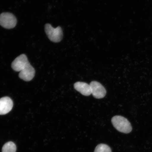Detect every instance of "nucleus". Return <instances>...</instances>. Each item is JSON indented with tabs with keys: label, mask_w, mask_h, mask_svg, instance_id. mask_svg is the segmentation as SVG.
Returning a JSON list of instances; mask_svg holds the SVG:
<instances>
[{
	"label": "nucleus",
	"mask_w": 152,
	"mask_h": 152,
	"mask_svg": "<svg viewBox=\"0 0 152 152\" xmlns=\"http://www.w3.org/2000/svg\"><path fill=\"white\" fill-rule=\"evenodd\" d=\"M111 121L114 127L120 132L128 134L132 130L130 122L128 119L121 116H114L111 119Z\"/></svg>",
	"instance_id": "f257e3e1"
},
{
	"label": "nucleus",
	"mask_w": 152,
	"mask_h": 152,
	"mask_svg": "<svg viewBox=\"0 0 152 152\" xmlns=\"http://www.w3.org/2000/svg\"><path fill=\"white\" fill-rule=\"evenodd\" d=\"M17 147L14 142L10 141L6 142L2 148V152H16Z\"/></svg>",
	"instance_id": "1a4fd4ad"
},
{
	"label": "nucleus",
	"mask_w": 152,
	"mask_h": 152,
	"mask_svg": "<svg viewBox=\"0 0 152 152\" xmlns=\"http://www.w3.org/2000/svg\"><path fill=\"white\" fill-rule=\"evenodd\" d=\"M91 94L94 98L101 99L104 97L106 94L105 88L100 83L96 81H93L90 83Z\"/></svg>",
	"instance_id": "39448f33"
},
{
	"label": "nucleus",
	"mask_w": 152,
	"mask_h": 152,
	"mask_svg": "<svg viewBox=\"0 0 152 152\" xmlns=\"http://www.w3.org/2000/svg\"><path fill=\"white\" fill-rule=\"evenodd\" d=\"M45 31L49 39L53 42L58 43L62 40L63 33L60 26L55 28L50 24L47 23L45 25Z\"/></svg>",
	"instance_id": "f03ea898"
},
{
	"label": "nucleus",
	"mask_w": 152,
	"mask_h": 152,
	"mask_svg": "<svg viewBox=\"0 0 152 152\" xmlns=\"http://www.w3.org/2000/svg\"><path fill=\"white\" fill-rule=\"evenodd\" d=\"M35 70L31 64L28 65L20 72L19 77L26 81H29L33 79L35 75Z\"/></svg>",
	"instance_id": "0eeeda50"
},
{
	"label": "nucleus",
	"mask_w": 152,
	"mask_h": 152,
	"mask_svg": "<svg viewBox=\"0 0 152 152\" xmlns=\"http://www.w3.org/2000/svg\"><path fill=\"white\" fill-rule=\"evenodd\" d=\"M17 20L14 15L10 12L0 14V25L7 29L14 28L16 25Z\"/></svg>",
	"instance_id": "7ed1b4c3"
},
{
	"label": "nucleus",
	"mask_w": 152,
	"mask_h": 152,
	"mask_svg": "<svg viewBox=\"0 0 152 152\" xmlns=\"http://www.w3.org/2000/svg\"><path fill=\"white\" fill-rule=\"evenodd\" d=\"M94 152H112L109 146L104 144H100L95 148Z\"/></svg>",
	"instance_id": "9d476101"
},
{
	"label": "nucleus",
	"mask_w": 152,
	"mask_h": 152,
	"mask_svg": "<svg viewBox=\"0 0 152 152\" xmlns=\"http://www.w3.org/2000/svg\"><path fill=\"white\" fill-rule=\"evenodd\" d=\"M30 64L27 56L22 54L15 59L11 64V67L15 71L20 72Z\"/></svg>",
	"instance_id": "20e7f679"
},
{
	"label": "nucleus",
	"mask_w": 152,
	"mask_h": 152,
	"mask_svg": "<svg viewBox=\"0 0 152 152\" xmlns=\"http://www.w3.org/2000/svg\"><path fill=\"white\" fill-rule=\"evenodd\" d=\"M13 102L9 97L5 96L0 99V115H5L12 110Z\"/></svg>",
	"instance_id": "423d86ee"
},
{
	"label": "nucleus",
	"mask_w": 152,
	"mask_h": 152,
	"mask_svg": "<svg viewBox=\"0 0 152 152\" xmlns=\"http://www.w3.org/2000/svg\"><path fill=\"white\" fill-rule=\"evenodd\" d=\"M75 90L85 96H88L91 94L90 85L82 82H77L74 85Z\"/></svg>",
	"instance_id": "6e6552de"
}]
</instances>
